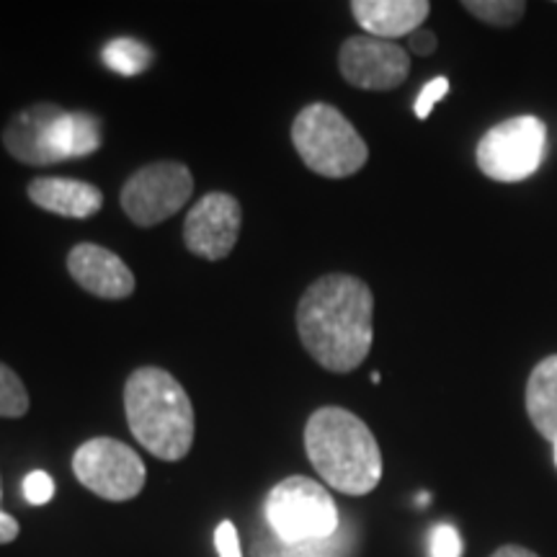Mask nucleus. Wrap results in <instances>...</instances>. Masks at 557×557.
Returning a JSON list of instances; mask_svg holds the SVG:
<instances>
[{
	"instance_id": "9",
	"label": "nucleus",
	"mask_w": 557,
	"mask_h": 557,
	"mask_svg": "<svg viewBox=\"0 0 557 557\" xmlns=\"http://www.w3.org/2000/svg\"><path fill=\"white\" fill-rule=\"evenodd\" d=\"M62 116L65 109L58 103L39 101L18 109L3 127V148L13 160L45 169V165L65 163L62 156Z\"/></svg>"
},
{
	"instance_id": "16",
	"label": "nucleus",
	"mask_w": 557,
	"mask_h": 557,
	"mask_svg": "<svg viewBox=\"0 0 557 557\" xmlns=\"http://www.w3.org/2000/svg\"><path fill=\"white\" fill-rule=\"evenodd\" d=\"M348 553V532L338 529L329 540H310V542H282L269 529V534H261L253 542L250 557H344Z\"/></svg>"
},
{
	"instance_id": "10",
	"label": "nucleus",
	"mask_w": 557,
	"mask_h": 557,
	"mask_svg": "<svg viewBox=\"0 0 557 557\" xmlns=\"http://www.w3.org/2000/svg\"><path fill=\"white\" fill-rule=\"evenodd\" d=\"M338 67L346 83L361 90H393L406 83L410 73V52L395 41L369 34L348 37L341 45Z\"/></svg>"
},
{
	"instance_id": "8",
	"label": "nucleus",
	"mask_w": 557,
	"mask_h": 557,
	"mask_svg": "<svg viewBox=\"0 0 557 557\" xmlns=\"http://www.w3.org/2000/svg\"><path fill=\"white\" fill-rule=\"evenodd\" d=\"M194 194L189 165L178 160H158L132 173L122 186L120 205L137 227H156L171 220Z\"/></svg>"
},
{
	"instance_id": "5",
	"label": "nucleus",
	"mask_w": 557,
	"mask_h": 557,
	"mask_svg": "<svg viewBox=\"0 0 557 557\" xmlns=\"http://www.w3.org/2000/svg\"><path fill=\"white\" fill-rule=\"evenodd\" d=\"M263 517L282 542L329 540L341 529L336 500L329 487L305 475H292L271 487Z\"/></svg>"
},
{
	"instance_id": "21",
	"label": "nucleus",
	"mask_w": 557,
	"mask_h": 557,
	"mask_svg": "<svg viewBox=\"0 0 557 557\" xmlns=\"http://www.w3.org/2000/svg\"><path fill=\"white\" fill-rule=\"evenodd\" d=\"M462 555V540L457 529L449 524H438L429 537V557H459Z\"/></svg>"
},
{
	"instance_id": "28",
	"label": "nucleus",
	"mask_w": 557,
	"mask_h": 557,
	"mask_svg": "<svg viewBox=\"0 0 557 557\" xmlns=\"http://www.w3.org/2000/svg\"><path fill=\"white\" fill-rule=\"evenodd\" d=\"M555 462H557V444H555Z\"/></svg>"
},
{
	"instance_id": "26",
	"label": "nucleus",
	"mask_w": 557,
	"mask_h": 557,
	"mask_svg": "<svg viewBox=\"0 0 557 557\" xmlns=\"http://www.w3.org/2000/svg\"><path fill=\"white\" fill-rule=\"evenodd\" d=\"M0 496H3V487H0ZM21 527L16 517H11V513H5L3 508H0V545H11L13 540L18 537Z\"/></svg>"
},
{
	"instance_id": "1",
	"label": "nucleus",
	"mask_w": 557,
	"mask_h": 557,
	"mask_svg": "<svg viewBox=\"0 0 557 557\" xmlns=\"http://www.w3.org/2000/svg\"><path fill=\"white\" fill-rule=\"evenodd\" d=\"M372 289L359 276L325 274L297 302L299 341L329 372H354L372 351Z\"/></svg>"
},
{
	"instance_id": "12",
	"label": "nucleus",
	"mask_w": 557,
	"mask_h": 557,
	"mask_svg": "<svg viewBox=\"0 0 557 557\" xmlns=\"http://www.w3.org/2000/svg\"><path fill=\"white\" fill-rule=\"evenodd\" d=\"M67 271L78 287L99 299H127L137 284L127 263L96 243H78L70 250Z\"/></svg>"
},
{
	"instance_id": "22",
	"label": "nucleus",
	"mask_w": 557,
	"mask_h": 557,
	"mask_svg": "<svg viewBox=\"0 0 557 557\" xmlns=\"http://www.w3.org/2000/svg\"><path fill=\"white\" fill-rule=\"evenodd\" d=\"M54 496V480L45 470H34L24 478V498L32 506L50 504Z\"/></svg>"
},
{
	"instance_id": "25",
	"label": "nucleus",
	"mask_w": 557,
	"mask_h": 557,
	"mask_svg": "<svg viewBox=\"0 0 557 557\" xmlns=\"http://www.w3.org/2000/svg\"><path fill=\"white\" fill-rule=\"evenodd\" d=\"M438 47L436 41V34L429 32V29H418L410 34V52L413 54H421V58H429V54H434Z\"/></svg>"
},
{
	"instance_id": "27",
	"label": "nucleus",
	"mask_w": 557,
	"mask_h": 557,
	"mask_svg": "<svg viewBox=\"0 0 557 557\" xmlns=\"http://www.w3.org/2000/svg\"><path fill=\"white\" fill-rule=\"evenodd\" d=\"M491 557H540V555H534L532 549H527V547H519V545H506V547L496 549V553H493Z\"/></svg>"
},
{
	"instance_id": "13",
	"label": "nucleus",
	"mask_w": 557,
	"mask_h": 557,
	"mask_svg": "<svg viewBox=\"0 0 557 557\" xmlns=\"http://www.w3.org/2000/svg\"><path fill=\"white\" fill-rule=\"evenodd\" d=\"M29 201L45 212L60 214L67 220H88L101 212L103 191L99 186L78 178H60V176H41L29 181L26 186Z\"/></svg>"
},
{
	"instance_id": "2",
	"label": "nucleus",
	"mask_w": 557,
	"mask_h": 557,
	"mask_svg": "<svg viewBox=\"0 0 557 557\" xmlns=\"http://www.w3.org/2000/svg\"><path fill=\"white\" fill-rule=\"evenodd\" d=\"M305 451L320 480L346 496H367L380 485V444L351 410L338 406L318 408L305 426Z\"/></svg>"
},
{
	"instance_id": "7",
	"label": "nucleus",
	"mask_w": 557,
	"mask_h": 557,
	"mask_svg": "<svg viewBox=\"0 0 557 557\" xmlns=\"http://www.w3.org/2000/svg\"><path fill=\"white\" fill-rule=\"evenodd\" d=\"M73 472L86 491L103 500H132L143 493L148 470L129 444L120 438H88L73 455Z\"/></svg>"
},
{
	"instance_id": "11",
	"label": "nucleus",
	"mask_w": 557,
	"mask_h": 557,
	"mask_svg": "<svg viewBox=\"0 0 557 557\" xmlns=\"http://www.w3.org/2000/svg\"><path fill=\"white\" fill-rule=\"evenodd\" d=\"M243 209L227 191H209L191 207L184 222V243L205 261H222L240 238Z\"/></svg>"
},
{
	"instance_id": "20",
	"label": "nucleus",
	"mask_w": 557,
	"mask_h": 557,
	"mask_svg": "<svg viewBox=\"0 0 557 557\" xmlns=\"http://www.w3.org/2000/svg\"><path fill=\"white\" fill-rule=\"evenodd\" d=\"M29 406V389L9 364L0 361V418H24Z\"/></svg>"
},
{
	"instance_id": "18",
	"label": "nucleus",
	"mask_w": 557,
	"mask_h": 557,
	"mask_svg": "<svg viewBox=\"0 0 557 557\" xmlns=\"http://www.w3.org/2000/svg\"><path fill=\"white\" fill-rule=\"evenodd\" d=\"M101 60L109 70L124 75V78H132V75H143L152 65V50L139 39L116 37L103 47Z\"/></svg>"
},
{
	"instance_id": "15",
	"label": "nucleus",
	"mask_w": 557,
	"mask_h": 557,
	"mask_svg": "<svg viewBox=\"0 0 557 557\" xmlns=\"http://www.w3.org/2000/svg\"><path fill=\"white\" fill-rule=\"evenodd\" d=\"M527 413L547 442L557 444V354L542 359L527 382Z\"/></svg>"
},
{
	"instance_id": "6",
	"label": "nucleus",
	"mask_w": 557,
	"mask_h": 557,
	"mask_svg": "<svg viewBox=\"0 0 557 557\" xmlns=\"http://www.w3.org/2000/svg\"><path fill=\"white\" fill-rule=\"evenodd\" d=\"M547 150V127L537 116H513L487 129L478 143V169L491 181L517 184L534 176Z\"/></svg>"
},
{
	"instance_id": "4",
	"label": "nucleus",
	"mask_w": 557,
	"mask_h": 557,
	"mask_svg": "<svg viewBox=\"0 0 557 557\" xmlns=\"http://www.w3.org/2000/svg\"><path fill=\"white\" fill-rule=\"evenodd\" d=\"M292 143L312 173L348 178L369 160V148L357 127L331 103H310L292 122Z\"/></svg>"
},
{
	"instance_id": "24",
	"label": "nucleus",
	"mask_w": 557,
	"mask_h": 557,
	"mask_svg": "<svg viewBox=\"0 0 557 557\" xmlns=\"http://www.w3.org/2000/svg\"><path fill=\"white\" fill-rule=\"evenodd\" d=\"M214 547H218L220 557H243L238 529H235L233 521L225 519L218 529H214Z\"/></svg>"
},
{
	"instance_id": "19",
	"label": "nucleus",
	"mask_w": 557,
	"mask_h": 557,
	"mask_svg": "<svg viewBox=\"0 0 557 557\" xmlns=\"http://www.w3.org/2000/svg\"><path fill=\"white\" fill-rule=\"evenodd\" d=\"M462 9L485 24L506 29V26L519 24L524 18L527 3L524 0H465Z\"/></svg>"
},
{
	"instance_id": "17",
	"label": "nucleus",
	"mask_w": 557,
	"mask_h": 557,
	"mask_svg": "<svg viewBox=\"0 0 557 557\" xmlns=\"http://www.w3.org/2000/svg\"><path fill=\"white\" fill-rule=\"evenodd\" d=\"M101 148V122L90 111H65L62 120V156L78 160Z\"/></svg>"
},
{
	"instance_id": "14",
	"label": "nucleus",
	"mask_w": 557,
	"mask_h": 557,
	"mask_svg": "<svg viewBox=\"0 0 557 557\" xmlns=\"http://www.w3.org/2000/svg\"><path fill=\"white\" fill-rule=\"evenodd\" d=\"M351 13L369 37L393 41L421 29L431 13V3L426 0H354Z\"/></svg>"
},
{
	"instance_id": "23",
	"label": "nucleus",
	"mask_w": 557,
	"mask_h": 557,
	"mask_svg": "<svg viewBox=\"0 0 557 557\" xmlns=\"http://www.w3.org/2000/svg\"><path fill=\"white\" fill-rule=\"evenodd\" d=\"M449 94V81L447 78H434L426 86L421 88V94H418L416 99V116L418 120H429L431 111L442 99H447Z\"/></svg>"
},
{
	"instance_id": "3",
	"label": "nucleus",
	"mask_w": 557,
	"mask_h": 557,
	"mask_svg": "<svg viewBox=\"0 0 557 557\" xmlns=\"http://www.w3.org/2000/svg\"><path fill=\"white\" fill-rule=\"evenodd\" d=\"M124 413L139 447L178 462L194 444V406L184 385L160 367H139L124 382Z\"/></svg>"
}]
</instances>
